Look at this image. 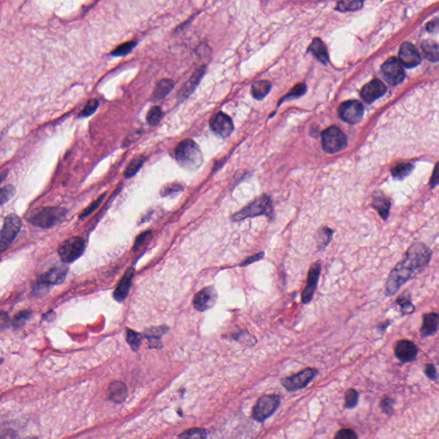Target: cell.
<instances>
[{
    "mask_svg": "<svg viewBox=\"0 0 439 439\" xmlns=\"http://www.w3.org/2000/svg\"><path fill=\"white\" fill-rule=\"evenodd\" d=\"M427 29H428L429 32H438L439 30V21H431L427 25Z\"/></svg>",
    "mask_w": 439,
    "mask_h": 439,
    "instance_id": "cell-50",
    "label": "cell"
},
{
    "mask_svg": "<svg viewBox=\"0 0 439 439\" xmlns=\"http://www.w3.org/2000/svg\"><path fill=\"white\" fill-rule=\"evenodd\" d=\"M210 127L216 134L220 135L222 138H227L230 136L234 131V124L230 118L223 113L214 115L209 121Z\"/></svg>",
    "mask_w": 439,
    "mask_h": 439,
    "instance_id": "cell-15",
    "label": "cell"
},
{
    "mask_svg": "<svg viewBox=\"0 0 439 439\" xmlns=\"http://www.w3.org/2000/svg\"><path fill=\"white\" fill-rule=\"evenodd\" d=\"M359 401V393L355 390H348L345 395V407L347 408H354L356 407Z\"/></svg>",
    "mask_w": 439,
    "mask_h": 439,
    "instance_id": "cell-37",
    "label": "cell"
},
{
    "mask_svg": "<svg viewBox=\"0 0 439 439\" xmlns=\"http://www.w3.org/2000/svg\"><path fill=\"white\" fill-rule=\"evenodd\" d=\"M133 277H134V269L130 268L125 272L124 277L121 279L120 283L114 291V298L115 300H117L118 302H122L127 298L128 294L130 293V289H131Z\"/></svg>",
    "mask_w": 439,
    "mask_h": 439,
    "instance_id": "cell-19",
    "label": "cell"
},
{
    "mask_svg": "<svg viewBox=\"0 0 439 439\" xmlns=\"http://www.w3.org/2000/svg\"><path fill=\"white\" fill-rule=\"evenodd\" d=\"M15 195V188L12 185H6L1 189L0 192V202L3 205L10 201Z\"/></svg>",
    "mask_w": 439,
    "mask_h": 439,
    "instance_id": "cell-40",
    "label": "cell"
},
{
    "mask_svg": "<svg viewBox=\"0 0 439 439\" xmlns=\"http://www.w3.org/2000/svg\"><path fill=\"white\" fill-rule=\"evenodd\" d=\"M21 219L17 215L11 214L5 218L0 235V245L2 251H4L11 245L21 230Z\"/></svg>",
    "mask_w": 439,
    "mask_h": 439,
    "instance_id": "cell-10",
    "label": "cell"
},
{
    "mask_svg": "<svg viewBox=\"0 0 439 439\" xmlns=\"http://www.w3.org/2000/svg\"><path fill=\"white\" fill-rule=\"evenodd\" d=\"M128 395L127 386L125 383L120 381H115L110 384L108 387V396L109 399L115 403L124 402Z\"/></svg>",
    "mask_w": 439,
    "mask_h": 439,
    "instance_id": "cell-21",
    "label": "cell"
},
{
    "mask_svg": "<svg viewBox=\"0 0 439 439\" xmlns=\"http://www.w3.org/2000/svg\"><path fill=\"white\" fill-rule=\"evenodd\" d=\"M142 337L141 334L136 332L134 330L131 329H127L126 332V340L130 345V347L132 348L133 351H138L139 347L141 346L142 342Z\"/></svg>",
    "mask_w": 439,
    "mask_h": 439,
    "instance_id": "cell-32",
    "label": "cell"
},
{
    "mask_svg": "<svg viewBox=\"0 0 439 439\" xmlns=\"http://www.w3.org/2000/svg\"><path fill=\"white\" fill-rule=\"evenodd\" d=\"M167 331V328L166 327H160V328H156L149 330L146 334V337L149 340L150 343V347H153V344H156V347H158V344L160 343V337L162 336L163 334L166 333Z\"/></svg>",
    "mask_w": 439,
    "mask_h": 439,
    "instance_id": "cell-31",
    "label": "cell"
},
{
    "mask_svg": "<svg viewBox=\"0 0 439 439\" xmlns=\"http://www.w3.org/2000/svg\"><path fill=\"white\" fill-rule=\"evenodd\" d=\"M271 89V83L266 80L256 81L252 87V95L255 99L262 100Z\"/></svg>",
    "mask_w": 439,
    "mask_h": 439,
    "instance_id": "cell-25",
    "label": "cell"
},
{
    "mask_svg": "<svg viewBox=\"0 0 439 439\" xmlns=\"http://www.w3.org/2000/svg\"><path fill=\"white\" fill-rule=\"evenodd\" d=\"M204 72H205V66L200 68L199 70L196 71L194 74L191 76V78L184 84L183 89H181L180 96L182 98H186V97L191 95V93L195 90L197 86L199 83V81H201V79L203 77Z\"/></svg>",
    "mask_w": 439,
    "mask_h": 439,
    "instance_id": "cell-23",
    "label": "cell"
},
{
    "mask_svg": "<svg viewBox=\"0 0 439 439\" xmlns=\"http://www.w3.org/2000/svg\"><path fill=\"white\" fill-rule=\"evenodd\" d=\"M432 257V252L425 244H415L411 246L402 262L397 264L391 271L387 280L388 295L395 294L399 287L415 275L419 269L427 265Z\"/></svg>",
    "mask_w": 439,
    "mask_h": 439,
    "instance_id": "cell-1",
    "label": "cell"
},
{
    "mask_svg": "<svg viewBox=\"0 0 439 439\" xmlns=\"http://www.w3.org/2000/svg\"><path fill=\"white\" fill-rule=\"evenodd\" d=\"M217 299V293L213 287H204L193 299V306L199 312H205L212 308Z\"/></svg>",
    "mask_w": 439,
    "mask_h": 439,
    "instance_id": "cell-14",
    "label": "cell"
},
{
    "mask_svg": "<svg viewBox=\"0 0 439 439\" xmlns=\"http://www.w3.org/2000/svg\"><path fill=\"white\" fill-rule=\"evenodd\" d=\"M31 316V312L30 311H23V312H19L18 315L15 317L12 324L15 328L19 329L22 326L24 325L25 322L29 320V318Z\"/></svg>",
    "mask_w": 439,
    "mask_h": 439,
    "instance_id": "cell-38",
    "label": "cell"
},
{
    "mask_svg": "<svg viewBox=\"0 0 439 439\" xmlns=\"http://www.w3.org/2000/svg\"><path fill=\"white\" fill-rule=\"evenodd\" d=\"M362 7L361 0H347V1H340L337 4L336 10L340 12L346 11H357Z\"/></svg>",
    "mask_w": 439,
    "mask_h": 439,
    "instance_id": "cell-29",
    "label": "cell"
},
{
    "mask_svg": "<svg viewBox=\"0 0 439 439\" xmlns=\"http://www.w3.org/2000/svg\"><path fill=\"white\" fill-rule=\"evenodd\" d=\"M261 215H265L269 217L273 216L272 202L269 197L265 195L261 196L259 199H256L254 202L250 203L247 207L235 214L234 220H241L248 217H254Z\"/></svg>",
    "mask_w": 439,
    "mask_h": 439,
    "instance_id": "cell-5",
    "label": "cell"
},
{
    "mask_svg": "<svg viewBox=\"0 0 439 439\" xmlns=\"http://www.w3.org/2000/svg\"><path fill=\"white\" fill-rule=\"evenodd\" d=\"M98 106H99V101L97 100H90L86 104L84 108L81 111V114H80V117H89L90 115H92L96 112V109L98 108Z\"/></svg>",
    "mask_w": 439,
    "mask_h": 439,
    "instance_id": "cell-39",
    "label": "cell"
},
{
    "mask_svg": "<svg viewBox=\"0 0 439 439\" xmlns=\"http://www.w3.org/2000/svg\"><path fill=\"white\" fill-rule=\"evenodd\" d=\"M318 374V370L306 368L297 374L281 379V384L286 390L290 392L296 391L307 386Z\"/></svg>",
    "mask_w": 439,
    "mask_h": 439,
    "instance_id": "cell-9",
    "label": "cell"
},
{
    "mask_svg": "<svg viewBox=\"0 0 439 439\" xmlns=\"http://www.w3.org/2000/svg\"><path fill=\"white\" fill-rule=\"evenodd\" d=\"M136 45H137L136 41H129V42L122 44L121 46H118L117 48L114 50V52L112 53V55L115 57L125 56V55H127L128 53H131Z\"/></svg>",
    "mask_w": 439,
    "mask_h": 439,
    "instance_id": "cell-36",
    "label": "cell"
},
{
    "mask_svg": "<svg viewBox=\"0 0 439 439\" xmlns=\"http://www.w3.org/2000/svg\"><path fill=\"white\" fill-rule=\"evenodd\" d=\"M67 211L59 207H46L36 209L29 215L27 220L30 223L40 228H50L58 223L66 216Z\"/></svg>",
    "mask_w": 439,
    "mask_h": 439,
    "instance_id": "cell-3",
    "label": "cell"
},
{
    "mask_svg": "<svg viewBox=\"0 0 439 439\" xmlns=\"http://www.w3.org/2000/svg\"><path fill=\"white\" fill-rule=\"evenodd\" d=\"M280 402L277 395H265L259 398L252 409V418L259 422H263L277 411Z\"/></svg>",
    "mask_w": 439,
    "mask_h": 439,
    "instance_id": "cell-6",
    "label": "cell"
},
{
    "mask_svg": "<svg viewBox=\"0 0 439 439\" xmlns=\"http://www.w3.org/2000/svg\"><path fill=\"white\" fill-rule=\"evenodd\" d=\"M307 52L312 53L318 59V60L321 62L322 64L327 65L329 64V52L327 49L325 43L323 42L320 38H315L312 40L311 45L309 46Z\"/></svg>",
    "mask_w": 439,
    "mask_h": 439,
    "instance_id": "cell-20",
    "label": "cell"
},
{
    "mask_svg": "<svg viewBox=\"0 0 439 439\" xmlns=\"http://www.w3.org/2000/svg\"><path fill=\"white\" fill-rule=\"evenodd\" d=\"M105 195H106V194H103V195L100 196L99 199L93 202L92 204H90V206H89V207L83 211V213L81 214V216H80V218H81V219H82V218H86V217H88L90 214H92V213L99 207L100 204L101 203L103 199L105 198Z\"/></svg>",
    "mask_w": 439,
    "mask_h": 439,
    "instance_id": "cell-42",
    "label": "cell"
},
{
    "mask_svg": "<svg viewBox=\"0 0 439 439\" xmlns=\"http://www.w3.org/2000/svg\"><path fill=\"white\" fill-rule=\"evenodd\" d=\"M399 60L404 66L412 68L417 66L420 63L421 58L415 46L410 43H404L400 47Z\"/></svg>",
    "mask_w": 439,
    "mask_h": 439,
    "instance_id": "cell-16",
    "label": "cell"
},
{
    "mask_svg": "<svg viewBox=\"0 0 439 439\" xmlns=\"http://www.w3.org/2000/svg\"><path fill=\"white\" fill-rule=\"evenodd\" d=\"M67 273L68 268L66 266L53 267L47 272L43 274L37 280L34 287V294L39 295L46 292L52 286L62 283L67 276Z\"/></svg>",
    "mask_w": 439,
    "mask_h": 439,
    "instance_id": "cell-4",
    "label": "cell"
},
{
    "mask_svg": "<svg viewBox=\"0 0 439 439\" xmlns=\"http://www.w3.org/2000/svg\"><path fill=\"white\" fill-rule=\"evenodd\" d=\"M85 250V242L81 237H72L64 241L59 247L58 252L62 262L71 263L79 259Z\"/></svg>",
    "mask_w": 439,
    "mask_h": 439,
    "instance_id": "cell-8",
    "label": "cell"
},
{
    "mask_svg": "<svg viewBox=\"0 0 439 439\" xmlns=\"http://www.w3.org/2000/svg\"><path fill=\"white\" fill-rule=\"evenodd\" d=\"M306 89L307 88H306V85H305V83H299L297 85L294 86L290 92L288 93L287 96H285L283 99L280 100V104L281 102H283L284 100L296 99V98H299L301 96H304L305 92H306Z\"/></svg>",
    "mask_w": 439,
    "mask_h": 439,
    "instance_id": "cell-34",
    "label": "cell"
},
{
    "mask_svg": "<svg viewBox=\"0 0 439 439\" xmlns=\"http://www.w3.org/2000/svg\"><path fill=\"white\" fill-rule=\"evenodd\" d=\"M385 92H386L385 85L380 80L376 79L370 81L363 87L360 95L362 99L364 100L365 102L371 103L383 96Z\"/></svg>",
    "mask_w": 439,
    "mask_h": 439,
    "instance_id": "cell-17",
    "label": "cell"
},
{
    "mask_svg": "<svg viewBox=\"0 0 439 439\" xmlns=\"http://www.w3.org/2000/svg\"><path fill=\"white\" fill-rule=\"evenodd\" d=\"M262 256H263V253H259V254H257V255L252 256L251 258H249L248 259H246L243 263H241L240 266H247L249 264H251V263H253L254 262H257L258 260H260V259H262Z\"/></svg>",
    "mask_w": 439,
    "mask_h": 439,
    "instance_id": "cell-49",
    "label": "cell"
},
{
    "mask_svg": "<svg viewBox=\"0 0 439 439\" xmlns=\"http://www.w3.org/2000/svg\"><path fill=\"white\" fill-rule=\"evenodd\" d=\"M413 171V166L410 163H401L397 165V167L392 169V174L394 178L398 180H402L405 177L408 176Z\"/></svg>",
    "mask_w": 439,
    "mask_h": 439,
    "instance_id": "cell-30",
    "label": "cell"
},
{
    "mask_svg": "<svg viewBox=\"0 0 439 439\" xmlns=\"http://www.w3.org/2000/svg\"><path fill=\"white\" fill-rule=\"evenodd\" d=\"M439 318L435 313H429L424 316L422 324L421 335L423 337H430L437 332L439 329Z\"/></svg>",
    "mask_w": 439,
    "mask_h": 439,
    "instance_id": "cell-22",
    "label": "cell"
},
{
    "mask_svg": "<svg viewBox=\"0 0 439 439\" xmlns=\"http://www.w3.org/2000/svg\"><path fill=\"white\" fill-rule=\"evenodd\" d=\"M335 438L337 439H358V435L351 429H342L337 432Z\"/></svg>",
    "mask_w": 439,
    "mask_h": 439,
    "instance_id": "cell-43",
    "label": "cell"
},
{
    "mask_svg": "<svg viewBox=\"0 0 439 439\" xmlns=\"http://www.w3.org/2000/svg\"><path fill=\"white\" fill-rule=\"evenodd\" d=\"M439 183V163L436 166L434 173L432 174V179H431V186L434 187Z\"/></svg>",
    "mask_w": 439,
    "mask_h": 439,
    "instance_id": "cell-48",
    "label": "cell"
},
{
    "mask_svg": "<svg viewBox=\"0 0 439 439\" xmlns=\"http://www.w3.org/2000/svg\"><path fill=\"white\" fill-rule=\"evenodd\" d=\"M182 190H183V187L180 184H171L169 186L163 188V190L161 191V195H170V194H173V193H175V192H179V191H182Z\"/></svg>",
    "mask_w": 439,
    "mask_h": 439,
    "instance_id": "cell-45",
    "label": "cell"
},
{
    "mask_svg": "<svg viewBox=\"0 0 439 439\" xmlns=\"http://www.w3.org/2000/svg\"><path fill=\"white\" fill-rule=\"evenodd\" d=\"M321 269H322V264L320 262H316L310 268L306 285H305V289L302 293V302L304 304H308L312 300L313 294L315 293L316 288L318 287Z\"/></svg>",
    "mask_w": 439,
    "mask_h": 439,
    "instance_id": "cell-13",
    "label": "cell"
},
{
    "mask_svg": "<svg viewBox=\"0 0 439 439\" xmlns=\"http://www.w3.org/2000/svg\"><path fill=\"white\" fill-rule=\"evenodd\" d=\"M174 82L171 79H162L157 82L154 90V99L160 100L166 97L174 89Z\"/></svg>",
    "mask_w": 439,
    "mask_h": 439,
    "instance_id": "cell-24",
    "label": "cell"
},
{
    "mask_svg": "<svg viewBox=\"0 0 439 439\" xmlns=\"http://www.w3.org/2000/svg\"><path fill=\"white\" fill-rule=\"evenodd\" d=\"M175 158L179 165L189 171L197 170L202 163V154L194 141L184 140L175 149Z\"/></svg>",
    "mask_w": 439,
    "mask_h": 439,
    "instance_id": "cell-2",
    "label": "cell"
},
{
    "mask_svg": "<svg viewBox=\"0 0 439 439\" xmlns=\"http://www.w3.org/2000/svg\"><path fill=\"white\" fill-rule=\"evenodd\" d=\"M144 163V158L143 156H137L134 159L131 160V163L128 165L126 170L124 172V177L131 178L134 176L142 167V165Z\"/></svg>",
    "mask_w": 439,
    "mask_h": 439,
    "instance_id": "cell-28",
    "label": "cell"
},
{
    "mask_svg": "<svg viewBox=\"0 0 439 439\" xmlns=\"http://www.w3.org/2000/svg\"><path fill=\"white\" fill-rule=\"evenodd\" d=\"M422 50L427 60L431 61L439 60V45L435 41L426 40L422 44Z\"/></svg>",
    "mask_w": 439,
    "mask_h": 439,
    "instance_id": "cell-26",
    "label": "cell"
},
{
    "mask_svg": "<svg viewBox=\"0 0 439 439\" xmlns=\"http://www.w3.org/2000/svg\"><path fill=\"white\" fill-rule=\"evenodd\" d=\"M163 116H164V114H163L161 108L158 106H154L149 110V113L147 114V122L150 125L155 126L159 124Z\"/></svg>",
    "mask_w": 439,
    "mask_h": 439,
    "instance_id": "cell-33",
    "label": "cell"
},
{
    "mask_svg": "<svg viewBox=\"0 0 439 439\" xmlns=\"http://www.w3.org/2000/svg\"><path fill=\"white\" fill-rule=\"evenodd\" d=\"M179 437L182 439H205L207 432L204 429L191 428L182 432Z\"/></svg>",
    "mask_w": 439,
    "mask_h": 439,
    "instance_id": "cell-35",
    "label": "cell"
},
{
    "mask_svg": "<svg viewBox=\"0 0 439 439\" xmlns=\"http://www.w3.org/2000/svg\"><path fill=\"white\" fill-rule=\"evenodd\" d=\"M151 234V232L150 231H147V232H144V233H142V234H140L139 237L137 238V239L135 241L134 247H133V250H137V249H139L142 244H143V242L145 241L146 239L149 237V234Z\"/></svg>",
    "mask_w": 439,
    "mask_h": 439,
    "instance_id": "cell-46",
    "label": "cell"
},
{
    "mask_svg": "<svg viewBox=\"0 0 439 439\" xmlns=\"http://www.w3.org/2000/svg\"><path fill=\"white\" fill-rule=\"evenodd\" d=\"M403 65L396 58H391L382 64V74L387 82L391 85H397L403 81L405 78Z\"/></svg>",
    "mask_w": 439,
    "mask_h": 439,
    "instance_id": "cell-12",
    "label": "cell"
},
{
    "mask_svg": "<svg viewBox=\"0 0 439 439\" xmlns=\"http://www.w3.org/2000/svg\"><path fill=\"white\" fill-rule=\"evenodd\" d=\"M395 354L400 361L407 363L413 361L416 358L418 354V348L412 341L407 340H400L396 345Z\"/></svg>",
    "mask_w": 439,
    "mask_h": 439,
    "instance_id": "cell-18",
    "label": "cell"
},
{
    "mask_svg": "<svg viewBox=\"0 0 439 439\" xmlns=\"http://www.w3.org/2000/svg\"><path fill=\"white\" fill-rule=\"evenodd\" d=\"M331 234H332V231L329 230V229H323L322 233L319 234V243L320 247H323L328 244V242L331 238Z\"/></svg>",
    "mask_w": 439,
    "mask_h": 439,
    "instance_id": "cell-44",
    "label": "cell"
},
{
    "mask_svg": "<svg viewBox=\"0 0 439 439\" xmlns=\"http://www.w3.org/2000/svg\"><path fill=\"white\" fill-rule=\"evenodd\" d=\"M397 304H399L400 305L401 310H402V312L405 314L411 313V312H414V310H415L414 305L411 303L409 296H404V294L403 296H401L399 299H397Z\"/></svg>",
    "mask_w": 439,
    "mask_h": 439,
    "instance_id": "cell-41",
    "label": "cell"
},
{
    "mask_svg": "<svg viewBox=\"0 0 439 439\" xmlns=\"http://www.w3.org/2000/svg\"><path fill=\"white\" fill-rule=\"evenodd\" d=\"M391 401L392 400H390V399H385V400H383L382 401V405H381V407H382V410L384 411L385 413H386L387 407H389L390 408V410H392V408H391Z\"/></svg>",
    "mask_w": 439,
    "mask_h": 439,
    "instance_id": "cell-51",
    "label": "cell"
},
{
    "mask_svg": "<svg viewBox=\"0 0 439 439\" xmlns=\"http://www.w3.org/2000/svg\"><path fill=\"white\" fill-rule=\"evenodd\" d=\"M373 206L379 211V215L383 219H386L390 211V203L389 200L383 196H376L373 201Z\"/></svg>",
    "mask_w": 439,
    "mask_h": 439,
    "instance_id": "cell-27",
    "label": "cell"
},
{
    "mask_svg": "<svg viewBox=\"0 0 439 439\" xmlns=\"http://www.w3.org/2000/svg\"><path fill=\"white\" fill-rule=\"evenodd\" d=\"M339 116L348 124H357L364 116V106L356 100H350L341 103L338 109Z\"/></svg>",
    "mask_w": 439,
    "mask_h": 439,
    "instance_id": "cell-11",
    "label": "cell"
},
{
    "mask_svg": "<svg viewBox=\"0 0 439 439\" xmlns=\"http://www.w3.org/2000/svg\"><path fill=\"white\" fill-rule=\"evenodd\" d=\"M322 148L329 154H335L347 147V138L337 126H331L322 134Z\"/></svg>",
    "mask_w": 439,
    "mask_h": 439,
    "instance_id": "cell-7",
    "label": "cell"
},
{
    "mask_svg": "<svg viewBox=\"0 0 439 439\" xmlns=\"http://www.w3.org/2000/svg\"><path fill=\"white\" fill-rule=\"evenodd\" d=\"M425 375L427 376L429 379H433V380L437 379V377H438V373H437L435 366L433 365H431V364H428L425 366Z\"/></svg>",
    "mask_w": 439,
    "mask_h": 439,
    "instance_id": "cell-47",
    "label": "cell"
}]
</instances>
